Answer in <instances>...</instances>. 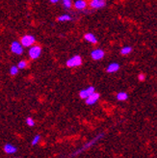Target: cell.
<instances>
[{
	"label": "cell",
	"instance_id": "1",
	"mask_svg": "<svg viewBox=\"0 0 157 158\" xmlns=\"http://www.w3.org/2000/svg\"><path fill=\"white\" fill-rule=\"evenodd\" d=\"M104 136V133H100V134H99V135H97V136H95V138H94V139H92L91 141H89L87 144H85L84 145V146L80 149H78V150H76L75 151V152L73 154V156H76V155H78V154H80L81 152H83V151L84 150H86V149H90L92 146H94V145L97 142V141H99V140H100L101 139V138Z\"/></svg>",
	"mask_w": 157,
	"mask_h": 158
},
{
	"label": "cell",
	"instance_id": "2",
	"mask_svg": "<svg viewBox=\"0 0 157 158\" xmlns=\"http://www.w3.org/2000/svg\"><path fill=\"white\" fill-rule=\"evenodd\" d=\"M82 63H83V60H82V57L80 55H73V57L68 59L67 62H66V65H67L68 68L73 69V68L80 67Z\"/></svg>",
	"mask_w": 157,
	"mask_h": 158
},
{
	"label": "cell",
	"instance_id": "3",
	"mask_svg": "<svg viewBox=\"0 0 157 158\" xmlns=\"http://www.w3.org/2000/svg\"><path fill=\"white\" fill-rule=\"evenodd\" d=\"M29 57L32 60H37L38 58H40V56L42 55V47L38 44H33L31 45L29 51H28Z\"/></svg>",
	"mask_w": 157,
	"mask_h": 158
},
{
	"label": "cell",
	"instance_id": "4",
	"mask_svg": "<svg viewBox=\"0 0 157 158\" xmlns=\"http://www.w3.org/2000/svg\"><path fill=\"white\" fill-rule=\"evenodd\" d=\"M36 38L33 35H24L21 39V43L23 47H30L31 45L35 44Z\"/></svg>",
	"mask_w": 157,
	"mask_h": 158
},
{
	"label": "cell",
	"instance_id": "5",
	"mask_svg": "<svg viewBox=\"0 0 157 158\" xmlns=\"http://www.w3.org/2000/svg\"><path fill=\"white\" fill-rule=\"evenodd\" d=\"M11 51H12V53H14L16 55H22L23 47L19 42L14 41L11 43Z\"/></svg>",
	"mask_w": 157,
	"mask_h": 158
},
{
	"label": "cell",
	"instance_id": "6",
	"mask_svg": "<svg viewBox=\"0 0 157 158\" xmlns=\"http://www.w3.org/2000/svg\"><path fill=\"white\" fill-rule=\"evenodd\" d=\"M104 56H105V52H104L103 49H100V48H95L91 52V57L95 61L101 60V59L104 58Z\"/></svg>",
	"mask_w": 157,
	"mask_h": 158
},
{
	"label": "cell",
	"instance_id": "7",
	"mask_svg": "<svg viewBox=\"0 0 157 158\" xmlns=\"http://www.w3.org/2000/svg\"><path fill=\"white\" fill-rule=\"evenodd\" d=\"M99 97H100V95L99 93H96V92H94V93L90 95L87 98H85V102H86L87 105H94L99 101Z\"/></svg>",
	"mask_w": 157,
	"mask_h": 158
},
{
	"label": "cell",
	"instance_id": "8",
	"mask_svg": "<svg viewBox=\"0 0 157 158\" xmlns=\"http://www.w3.org/2000/svg\"><path fill=\"white\" fill-rule=\"evenodd\" d=\"M73 6L77 11H85L88 6L86 0H74L73 1Z\"/></svg>",
	"mask_w": 157,
	"mask_h": 158
},
{
	"label": "cell",
	"instance_id": "9",
	"mask_svg": "<svg viewBox=\"0 0 157 158\" xmlns=\"http://www.w3.org/2000/svg\"><path fill=\"white\" fill-rule=\"evenodd\" d=\"M106 6V0H91L90 7L92 9H103Z\"/></svg>",
	"mask_w": 157,
	"mask_h": 158
},
{
	"label": "cell",
	"instance_id": "10",
	"mask_svg": "<svg viewBox=\"0 0 157 158\" xmlns=\"http://www.w3.org/2000/svg\"><path fill=\"white\" fill-rule=\"evenodd\" d=\"M94 92H95V87L93 86H90L86 89H83L79 92V96L80 98H82V100H85V98H87L90 95H92L94 93Z\"/></svg>",
	"mask_w": 157,
	"mask_h": 158
},
{
	"label": "cell",
	"instance_id": "11",
	"mask_svg": "<svg viewBox=\"0 0 157 158\" xmlns=\"http://www.w3.org/2000/svg\"><path fill=\"white\" fill-rule=\"evenodd\" d=\"M120 69H121V65L119 63L113 62V63H111L110 65L107 66L106 71L108 72V73H115V72H117L118 70H120Z\"/></svg>",
	"mask_w": 157,
	"mask_h": 158
},
{
	"label": "cell",
	"instance_id": "12",
	"mask_svg": "<svg viewBox=\"0 0 157 158\" xmlns=\"http://www.w3.org/2000/svg\"><path fill=\"white\" fill-rule=\"evenodd\" d=\"M84 40L86 42L92 43V44H96L97 43V38L93 34V33H86V34L84 35Z\"/></svg>",
	"mask_w": 157,
	"mask_h": 158
},
{
	"label": "cell",
	"instance_id": "13",
	"mask_svg": "<svg viewBox=\"0 0 157 158\" xmlns=\"http://www.w3.org/2000/svg\"><path fill=\"white\" fill-rule=\"evenodd\" d=\"M4 151L6 153L12 154V153H15L17 151V148L13 146L12 144H6L4 146Z\"/></svg>",
	"mask_w": 157,
	"mask_h": 158
},
{
	"label": "cell",
	"instance_id": "14",
	"mask_svg": "<svg viewBox=\"0 0 157 158\" xmlns=\"http://www.w3.org/2000/svg\"><path fill=\"white\" fill-rule=\"evenodd\" d=\"M116 98L119 101H125L128 98V95H127V93H125V92H120V93L117 94Z\"/></svg>",
	"mask_w": 157,
	"mask_h": 158
},
{
	"label": "cell",
	"instance_id": "15",
	"mask_svg": "<svg viewBox=\"0 0 157 158\" xmlns=\"http://www.w3.org/2000/svg\"><path fill=\"white\" fill-rule=\"evenodd\" d=\"M71 17L70 15H68V14H65V15H61V16H59L58 18H57V21L59 22H68V21H71Z\"/></svg>",
	"mask_w": 157,
	"mask_h": 158
},
{
	"label": "cell",
	"instance_id": "16",
	"mask_svg": "<svg viewBox=\"0 0 157 158\" xmlns=\"http://www.w3.org/2000/svg\"><path fill=\"white\" fill-rule=\"evenodd\" d=\"M131 52H132V47H123L121 49V55L125 56V55L130 54Z\"/></svg>",
	"mask_w": 157,
	"mask_h": 158
},
{
	"label": "cell",
	"instance_id": "17",
	"mask_svg": "<svg viewBox=\"0 0 157 158\" xmlns=\"http://www.w3.org/2000/svg\"><path fill=\"white\" fill-rule=\"evenodd\" d=\"M62 4L65 7V9H70L73 7V0H62Z\"/></svg>",
	"mask_w": 157,
	"mask_h": 158
},
{
	"label": "cell",
	"instance_id": "18",
	"mask_svg": "<svg viewBox=\"0 0 157 158\" xmlns=\"http://www.w3.org/2000/svg\"><path fill=\"white\" fill-rule=\"evenodd\" d=\"M18 68L17 67V66H12V67L10 68L9 70V73L11 76H16L17 73H18Z\"/></svg>",
	"mask_w": 157,
	"mask_h": 158
},
{
	"label": "cell",
	"instance_id": "19",
	"mask_svg": "<svg viewBox=\"0 0 157 158\" xmlns=\"http://www.w3.org/2000/svg\"><path fill=\"white\" fill-rule=\"evenodd\" d=\"M17 67L18 68V70H24L27 68V62L24 61V60H21L17 63Z\"/></svg>",
	"mask_w": 157,
	"mask_h": 158
},
{
	"label": "cell",
	"instance_id": "20",
	"mask_svg": "<svg viewBox=\"0 0 157 158\" xmlns=\"http://www.w3.org/2000/svg\"><path fill=\"white\" fill-rule=\"evenodd\" d=\"M25 122H26V124H27L28 126H35V121L32 118H30V117L26 118Z\"/></svg>",
	"mask_w": 157,
	"mask_h": 158
},
{
	"label": "cell",
	"instance_id": "21",
	"mask_svg": "<svg viewBox=\"0 0 157 158\" xmlns=\"http://www.w3.org/2000/svg\"><path fill=\"white\" fill-rule=\"evenodd\" d=\"M41 141V136L40 135H36L34 137V139L32 140V146H36L37 144H39V142Z\"/></svg>",
	"mask_w": 157,
	"mask_h": 158
},
{
	"label": "cell",
	"instance_id": "22",
	"mask_svg": "<svg viewBox=\"0 0 157 158\" xmlns=\"http://www.w3.org/2000/svg\"><path fill=\"white\" fill-rule=\"evenodd\" d=\"M138 79H139V81H145V79H146V74L145 73H140L138 75Z\"/></svg>",
	"mask_w": 157,
	"mask_h": 158
},
{
	"label": "cell",
	"instance_id": "23",
	"mask_svg": "<svg viewBox=\"0 0 157 158\" xmlns=\"http://www.w3.org/2000/svg\"><path fill=\"white\" fill-rule=\"evenodd\" d=\"M60 0H49V2L52 3V4H55V3H58Z\"/></svg>",
	"mask_w": 157,
	"mask_h": 158
}]
</instances>
